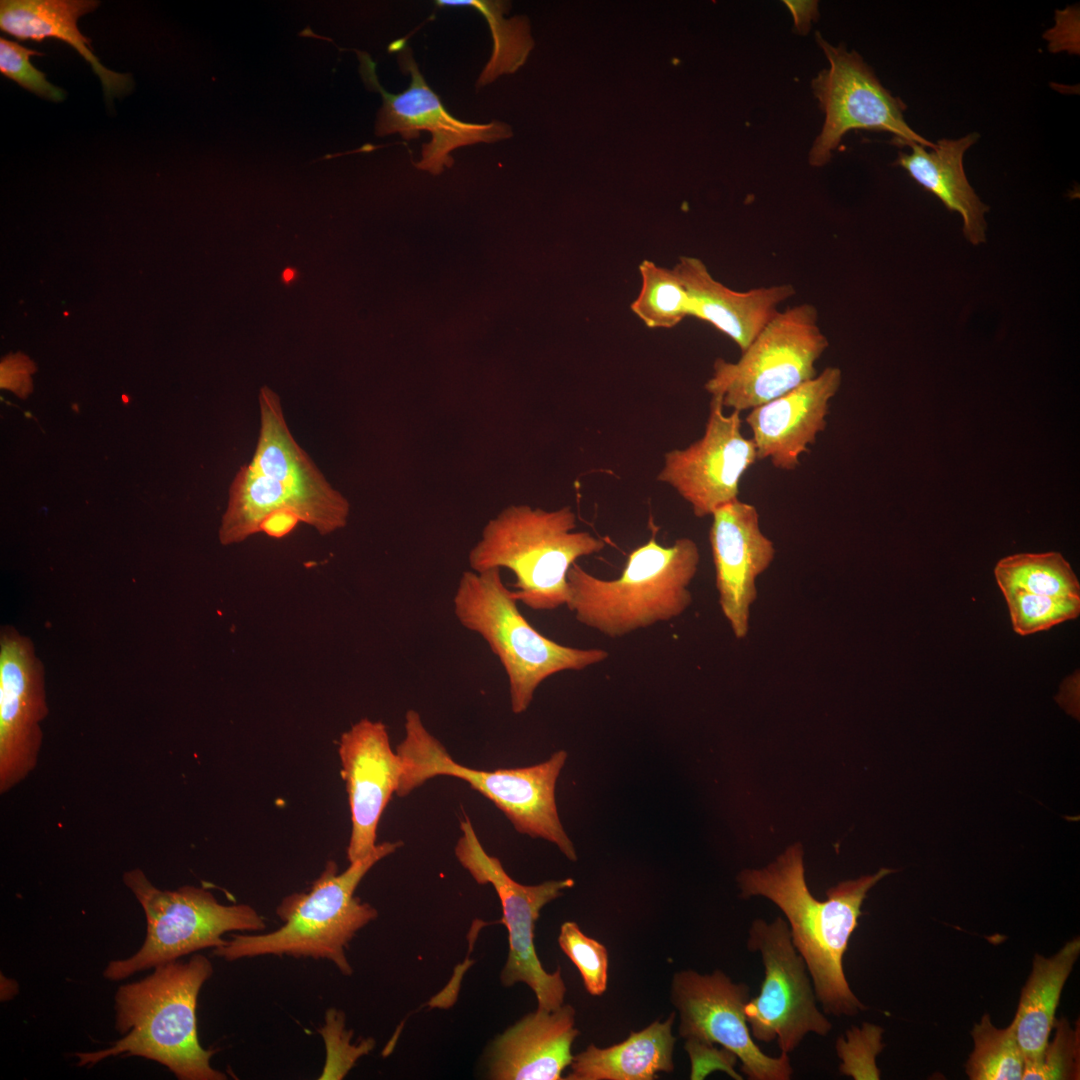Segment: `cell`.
Returning a JSON list of instances; mask_svg holds the SVG:
<instances>
[{
  "mask_svg": "<svg viewBox=\"0 0 1080 1080\" xmlns=\"http://www.w3.org/2000/svg\"><path fill=\"white\" fill-rule=\"evenodd\" d=\"M258 401L260 424L255 450L230 485L219 528L220 543L232 545L247 540L260 532L267 517L278 512L294 514L322 536L344 528L350 502L328 482L294 438L279 395L264 385Z\"/></svg>",
  "mask_w": 1080,
  "mask_h": 1080,
  "instance_id": "6da1fadb",
  "label": "cell"
},
{
  "mask_svg": "<svg viewBox=\"0 0 1080 1080\" xmlns=\"http://www.w3.org/2000/svg\"><path fill=\"white\" fill-rule=\"evenodd\" d=\"M881 868L875 874L847 880L829 888L827 900L810 892L799 843L790 846L762 869H747L738 876L742 896H764L785 915L791 940L804 959L816 999L824 1013L854 1016L867 1007L852 992L843 958L868 891L895 872Z\"/></svg>",
  "mask_w": 1080,
  "mask_h": 1080,
  "instance_id": "7a4b0ae2",
  "label": "cell"
},
{
  "mask_svg": "<svg viewBox=\"0 0 1080 1080\" xmlns=\"http://www.w3.org/2000/svg\"><path fill=\"white\" fill-rule=\"evenodd\" d=\"M210 960L195 954L187 961L154 967L140 981L121 985L114 997L115 1030L122 1036L110 1047L77 1052L78 1067H91L113 1056H139L166 1067L179 1080H224L214 1069L215 1051L202 1047L197 1029V1000L212 976Z\"/></svg>",
  "mask_w": 1080,
  "mask_h": 1080,
  "instance_id": "3957f363",
  "label": "cell"
},
{
  "mask_svg": "<svg viewBox=\"0 0 1080 1080\" xmlns=\"http://www.w3.org/2000/svg\"><path fill=\"white\" fill-rule=\"evenodd\" d=\"M699 562L694 540L683 537L665 547L652 536L631 551L617 579L597 578L574 563L566 606L582 625L623 637L682 615L692 603L689 586Z\"/></svg>",
  "mask_w": 1080,
  "mask_h": 1080,
  "instance_id": "277c9868",
  "label": "cell"
},
{
  "mask_svg": "<svg viewBox=\"0 0 1080 1080\" xmlns=\"http://www.w3.org/2000/svg\"><path fill=\"white\" fill-rule=\"evenodd\" d=\"M401 841L377 844L342 873L328 861L308 892L286 896L276 908L283 925L260 934H234L213 954L227 961L265 955L311 957L333 962L344 975L352 974L345 948L355 934L377 918V910L354 896L367 872L402 846Z\"/></svg>",
  "mask_w": 1080,
  "mask_h": 1080,
  "instance_id": "5b68a950",
  "label": "cell"
},
{
  "mask_svg": "<svg viewBox=\"0 0 1080 1080\" xmlns=\"http://www.w3.org/2000/svg\"><path fill=\"white\" fill-rule=\"evenodd\" d=\"M570 506L556 510L510 505L484 526L468 555L470 570L508 569L512 594L532 610H554L568 601L567 574L576 560L601 552L605 542L575 531Z\"/></svg>",
  "mask_w": 1080,
  "mask_h": 1080,
  "instance_id": "8992f818",
  "label": "cell"
},
{
  "mask_svg": "<svg viewBox=\"0 0 1080 1080\" xmlns=\"http://www.w3.org/2000/svg\"><path fill=\"white\" fill-rule=\"evenodd\" d=\"M404 728V738L396 747L402 764L396 791L399 797L437 776L461 779L503 812L517 832L554 843L566 858L577 860L555 801L556 781L567 759L566 751H557L548 760L528 767L478 770L456 762L427 730L417 711L406 712Z\"/></svg>",
  "mask_w": 1080,
  "mask_h": 1080,
  "instance_id": "52a82bcc",
  "label": "cell"
},
{
  "mask_svg": "<svg viewBox=\"0 0 1080 1080\" xmlns=\"http://www.w3.org/2000/svg\"><path fill=\"white\" fill-rule=\"evenodd\" d=\"M459 623L482 637L503 666L512 712H525L538 686L567 670L580 671L606 660L601 648H575L547 638L521 614L500 569L464 571L453 597Z\"/></svg>",
  "mask_w": 1080,
  "mask_h": 1080,
  "instance_id": "ba28073f",
  "label": "cell"
},
{
  "mask_svg": "<svg viewBox=\"0 0 1080 1080\" xmlns=\"http://www.w3.org/2000/svg\"><path fill=\"white\" fill-rule=\"evenodd\" d=\"M123 882L142 906L146 937L135 954L107 964L103 975L110 981L126 979L198 950L221 947L227 942L222 938L227 932H257L266 927L251 906L221 904L202 887L162 890L139 868L126 871Z\"/></svg>",
  "mask_w": 1080,
  "mask_h": 1080,
  "instance_id": "9c48e42d",
  "label": "cell"
},
{
  "mask_svg": "<svg viewBox=\"0 0 1080 1080\" xmlns=\"http://www.w3.org/2000/svg\"><path fill=\"white\" fill-rule=\"evenodd\" d=\"M828 345L814 305L788 307L764 327L738 361L716 359L705 389L724 407L751 410L813 379L815 364Z\"/></svg>",
  "mask_w": 1080,
  "mask_h": 1080,
  "instance_id": "30bf717a",
  "label": "cell"
},
{
  "mask_svg": "<svg viewBox=\"0 0 1080 1080\" xmlns=\"http://www.w3.org/2000/svg\"><path fill=\"white\" fill-rule=\"evenodd\" d=\"M461 836L455 855L478 884H491L502 907V922L508 931L509 953L500 980L505 987L517 982L527 984L537 999V1008L555 1010L563 1005L566 986L561 968L548 973L542 966L534 945V929L540 910L574 886L572 878L549 880L537 885H523L513 880L497 857L481 845L470 819L460 821Z\"/></svg>",
  "mask_w": 1080,
  "mask_h": 1080,
  "instance_id": "8fae6325",
  "label": "cell"
},
{
  "mask_svg": "<svg viewBox=\"0 0 1080 1080\" xmlns=\"http://www.w3.org/2000/svg\"><path fill=\"white\" fill-rule=\"evenodd\" d=\"M747 948L760 954L764 966L760 993L745 1007L752 1037L764 1043L777 1040L781 1052L788 1054L808 1033L826 1036L832 1024L816 1005L812 980L788 923L781 917L754 920Z\"/></svg>",
  "mask_w": 1080,
  "mask_h": 1080,
  "instance_id": "7c38bea8",
  "label": "cell"
},
{
  "mask_svg": "<svg viewBox=\"0 0 1080 1080\" xmlns=\"http://www.w3.org/2000/svg\"><path fill=\"white\" fill-rule=\"evenodd\" d=\"M816 40L829 68L812 81L813 93L825 114L822 131L809 153L812 166L827 164L843 136L854 129L889 132L902 145L935 146L908 125L903 114L906 106L882 86L859 54L848 52L844 45L832 46L819 33Z\"/></svg>",
  "mask_w": 1080,
  "mask_h": 1080,
  "instance_id": "4fadbf2b",
  "label": "cell"
},
{
  "mask_svg": "<svg viewBox=\"0 0 1080 1080\" xmlns=\"http://www.w3.org/2000/svg\"><path fill=\"white\" fill-rule=\"evenodd\" d=\"M389 51L398 52L401 69L411 76L409 87L401 93L384 90L376 75V63L370 55L354 50L358 56L361 78L370 90L382 96V106L377 114L375 134L386 136L398 133L404 140L419 137L421 131L431 134V141L424 143L421 159L414 165L432 174H439L444 167H451L454 160L450 153L462 146L476 143H493L510 136V128L498 121L487 124L464 122L450 114L440 97L428 86L408 46L403 48L397 41Z\"/></svg>",
  "mask_w": 1080,
  "mask_h": 1080,
  "instance_id": "5bb4252c",
  "label": "cell"
},
{
  "mask_svg": "<svg viewBox=\"0 0 1080 1080\" xmlns=\"http://www.w3.org/2000/svg\"><path fill=\"white\" fill-rule=\"evenodd\" d=\"M750 989L734 983L723 971L676 972L670 1000L679 1014L678 1034L686 1040L719 1044L741 1061L750 1080H788L793 1070L788 1054H765L754 1042L745 1016Z\"/></svg>",
  "mask_w": 1080,
  "mask_h": 1080,
  "instance_id": "9a60e30c",
  "label": "cell"
},
{
  "mask_svg": "<svg viewBox=\"0 0 1080 1080\" xmlns=\"http://www.w3.org/2000/svg\"><path fill=\"white\" fill-rule=\"evenodd\" d=\"M740 413L725 414L721 399L712 396L703 436L664 455L657 480L673 487L698 518L739 499L740 480L758 460L753 440L741 432Z\"/></svg>",
  "mask_w": 1080,
  "mask_h": 1080,
  "instance_id": "2e32d148",
  "label": "cell"
},
{
  "mask_svg": "<svg viewBox=\"0 0 1080 1080\" xmlns=\"http://www.w3.org/2000/svg\"><path fill=\"white\" fill-rule=\"evenodd\" d=\"M48 714L45 669L32 640L15 627L0 630V793L36 768Z\"/></svg>",
  "mask_w": 1080,
  "mask_h": 1080,
  "instance_id": "e0dca14e",
  "label": "cell"
},
{
  "mask_svg": "<svg viewBox=\"0 0 1080 1080\" xmlns=\"http://www.w3.org/2000/svg\"><path fill=\"white\" fill-rule=\"evenodd\" d=\"M338 754L351 813L347 847L349 863L369 854L377 845L379 820L402 775L401 760L393 751L381 721L361 719L341 735Z\"/></svg>",
  "mask_w": 1080,
  "mask_h": 1080,
  "instance_id": "ac0fdd59",
  "label": "cell"
},
{
  "mask_svg": "<svg viewBox=\"0 0 1080 1080\" xmlns=\"http://www.w3.org/2000/svg\"><path fill=\"white\" fill-rule=\"evenodd\" d=\"M711 516L709 541L720 609L734 636L743 639L757 599V579L773 562L776 550L761 531L754 505L737 499Z\"/></svg>",
  "mask_w": 1080,
  "mask_h": 1080,
  "instance_id": "d6986e66",
  "label": "cell"
},
{
  "mask_svg": "<svg viewBox=\"0 0 1080 1080\" xmlns=\"http://www.w3.org/2000/svg\"><path fill=\"white\" fill-rule=\"evenodd\" d=\"M842 382L838 367H827L788 393L750 410V427L757 459H769L778 469L792 471L809 452L827 425L829 404Z\"/></svg>",
  "mask_w": 1080,
  "mask_h": 1080,
  "instance_id": "ffe728a7",
  "label": "cell"
},
{
  "mask_svg": "<svg viewBox=\"0 0 1080 1080\" xmlns=\"http://www.w3.org/2000/svg\"><path fill=\"white\" fill-rule=\"evenodd\" d=\"M575 1009L537 1008L505 1030L492 1043L488 1074L495 1080H559L570 1066L571 1047L579 1035Z\"/></svg>",
  "mask_w": 1080,
  "mask_h": 1080,
  "instance_id": "44dd1931",
  "label": "cell"
},
{
  "mask_svg": "<svg viewBox=\"0 0 1080 1080\" xmlns=\"http://www.w3.org/2000/svg\"><path fill=\"white\" fill-rule=\"evenodd\" d=\"M689 298V316L705 321L746 350L796 294L792 284L758 287L745 292L717 281L697 257L682 256L673 267Z\"/></svg>",
  "mask_w": 1080,
  "mask_h": 1080,
  "instance_id": "7402d4cb",
  "label": "cell"
},
{
  "mask_svg": "<svg viewBox=\"0 0 1080 1080\" xmlns=\"http://www.w3.org/2000/svg\"><path fill=\"white\" fill-rule=\"evenodd\" d=\"M979 137L977 132H972L958 139H941L931 151L919 143L909 142L906 145L911 147V153L899 152L895 162L949 211L960 214L963 234L973 245L986 241L987 223L984 215L989 211V206L979 199L969 184L963 158Z\"/></svg>",
  "mask_w": 1080,
  "mask_h": 1080,
  "instance_id": "603a6c76",
  "label": "cell"
},
{
  "mask_svg": "<svg viewBox=\"0 0 1080 1080\" xmlns=\"http://www.w3.org/2000/svg\"><path fill=\"white\" fill-rule=\"evenodd\" d=\"M98 6L95 0H1L0 29L21 41L54 38L70 45L90 64L110 100L129 92L133 82L129 74L103 66L78 29V19Z\"/></svg>",
  "mask_w": 1080,
  "mask_h": 1080,
  "instance_id": "cb8c5ba5",
  "label": "cell"
},
{
  "mask_svg": "<svg viewBox=\"0 0 1080 1080\" xmlns=\"http://www.w3.org/2000/svg\"><path fill=\"white\" fill-rule=\"evenodd\" d=\"M676 1013L656 1020L626 1040L607 1048L590 1044L573 1056L567 1080H653L659 1072L674 1070L676 1037L672 1027Z\"/></svg>",
  "mask_w": 1080,
  "mask_h": 1080,
  "instance_id": "d4e9b609",
  "label": "cell"
},
{
  "mask_svg": "<svg viewBox=\"0 0 1080 1080\" xmlns=\"http://www.w3.org/2000/svg\"><path fill=\"white\" fill-rule=\"evenodd\" d=\"M1080 954L1074 938L1054 955L1036 954L1012 1020L1025 1061L1037 1059L1049 1041L1061 992Z\"/></svg>",
  "mask_w": 1080,
  "mask_h": 1080,
  "instance_id": "484cf974",
  "label": "cell"
},
{
  "mask_svg": "<svg viewBox=\"0 0 1080 1080\" xmlns=\"http://www.w3.org/2000/svg\"><path fill=\"white\" fill-rule=\"evenodd\" d=\"M994 575L1002 594L1020 591L1053 597L1080 596L1078 578L1058 552L1007 556L998 561Z\"/></svg>",
  "mask_w": 1080,
  "mask_h": 1080,
  "instance_id": "4316f807",
  "label": "cell"
},
{
  "mask_svg": "<svg viewBox=\"0 0 1080 1080\" xmlns=\"http://www.w3.org/2000/svg\"><path fill=\"white\" fill-rule=\"evenodd\" d=\"M639 273L641 287L631 310L648 328L669 329L689 316L688 294L673 268L644 260Z\"/></svg>",
  "mask_w": 1080,
  "mask_h": 1080,
  "instance_id": "83f0119b",
  "label": "cell"
},
{
  "mask_svg": "<svg viewBox=\"0 0 1080 1080\" xmlns=\"http://www.w3.org/2000/svg\"><path fill=\"white\" fill-rule=\"evenodd\" d=\"M974 1048L965 1064L971 1080H1020L1024 1055L1012 1023L1005 1028L993 1025L985 1013L971 1031Z\"/></svg>",
  "mask_w": 1080,
  "mask_h": 1080,
  "instance_id": "f1b7e54d",
  "label": "cell"
},
{
  "mask_svg": "<svg viewBox=\"0 0 1080 1080\" xmlns=\"http://www.w3.org/2000/svg\"><path fill=\"white\" fill-rule=\"evenodd\" d=\"M438 6L470 7L486 19L493 39L490 60L482 70L477 86L493 82L504 73L513 72L524 60L529 41L523 34L521 21L503 17L506 4L493 0H439Z\"/></svg>",
  "mask_w": 1080,
  "mask_h": 1080,
  "instance_id": "f546056e",
  "label": "cell"
},
{
  "mask_svg": "<svg viewBox=\"0 0 1080 1080\" xmlns=\"http://www.w3.org/2000/svg\"><path fill=\"white\" fill-rule=\"evenodd\" d=\"M1015 633L1026 636L1048 630L1080 614V596L1053 597L1020 591L1003 593Z\"/></svg>",
  "mask_w": 1080,
  "mask_h": 1080,
  "instance_id": "4dcf8cb0",
  "label": "cell"
},
{
  "mask_svg": "<svg viewBox=\"0 0 1080 1080\" xmlns=\"http://www.w3.org/2000/svg\"><path fill=\"white\" fill-rule=\"evenodd\" d=\"M1053 1039L1041 1055L1024 1062L1022 1079L1075 1080L1080 1075V1027L1072 1026L1065 1018L1055 1020Z\"/></svg>",
  "mask_w": 1080,
  "mask_h": 1080,
  "instance_id": "1f68e13d",
  "label": "cell"
},
{
  "mask_svg": "<svg viewBox=\"0 0 1080 1080\" xmlns=\"http://www.w3.org/2000/svg\"><path fill=\"white\" fill-rule=\"evenodd\" d=\"M558 943L580 972L584 986L593 996H601L607 988L608 951L599 941L586 936L576 922L567 921L560 927Z\"/></svg>",
  "mask_w": 1080,
  "mask_h": 1080,
  "instance_id": "d6a6232c",
  "label": "cell"
},
{
  "mask_svg": "<svg viewBox=\"0 0 1080 1080\" xmlns=\"http://www.w3.org/2000/svg\"><path fill=\"white\" fill-rule=\"evenodd\" d=\"M883 1029L879 1026L863 1023L846 1032V1039L840 1037L836 1042V1051L841 1059L839 1070L855 1080L879 1079L880 1073L875 1059L884 1048Z\"/></svg>",
  "mask_w": 1080,
  "mask_h": 1080,
  "instance_id": "836d02e7",
  "label": "cell"
},
{
  "mask_svg": "<svg viewBox=\"0 0 1080 1080\" xmlns=\"http://www.w3.org/2000/svg\"><path fill=\"white\" fill-rule=\"evenodd\" d=\"M35 55L42 56L43 54L37 50L30 49L17 42L1 37V74L41 98L53 102L63 101L65 98V91L50 83L47 80L45 73L32 65L30 57Z\"/></svg>",
  "mask_w": 1080,
  "mask_h": 1080,
  "instance_id": "e575fe53",
  "label": "cell"
},
{
  "mask_svg": "<svg viewBox=\"0 0 1080 1080\" xmlns=\"http://www.w3.org/2000/svg\"><path fill=\"white\" fill-rule=\"evenodd\" d=\"M344 1028L343 1013L335 1009L329 1010L326 1025L320 1030L328 1051L327 1064L320 1079H342L355 1061L374 1046L372 1039H367L360 1045H352V1032Z\"/></svg>",
  "mask_w": 1080,
  "mask_h": 1080,
  "instance_id": "d590c367",
  "label": "cell"
},
{
  "mask_svg": "<svg viewBox=\"0 0 1080 1080\" xmlns=\"http://www.w3.org/2000/svg\"><path fill=\"white\" fill-rule=\"evenodd\" d=\"M685 1049L691 1060L690 1079H704L714 1070H722L736 1080L742 1079L734 1069L738 1058L733 1052L692 1040H686Z\"/></svg>",
  "mask_w": 1080,
  "mask_h": 1080,
  "instance_id": "8d00e7d4",
  "label": "cell"
},
{
  "mask_svg": "<svg viewBox=\"0 0 1080 1080\" xmlns=\"http://www.w3.org/2000/svg\"><path fill=\"white\" fill-rule=\"evenodd\" d=\"M792 14L794 27L800 34H806L813 20L818 18L816 1H784Z\"/></svg>",
  "mask_w": 1080,
  "mask_h": 1080,
  "instance_id": "74e56055",
  "label": "cell"
},
{
  "mask_svg": "<svg viewBox=\"0 0 1080 1080\" xmlns=\"http://www.w3.org/2000/svg\"><path fill=\"white\" fill-rule=\"evenodd\" d=\"M300 522L299 519L289 512H278L267 517L260 526V532L273 538H282L288 535Z\"/></svg>",
  "mask_w": 1080,
  "mask_h": 1080,
  "instance_id": "f35d334b",
  "label": "cell"
},
{
  "mask_svg": "<svg viewBox=\"0 0 1080 1080\" xmlns=\"http://www.w3.org/2000/svg\"><path fill=\"white\" fill-rule=\"evenodd\" d=\"M15 983L16 982L14 980L8 979L6 977L3 978V975H1V1000L2 1001L3 1000L6 1001L8 999H11L12 997H14L16 995V993L18 992V985L16 984L15 986H13V984H15Z\"/></svg>",
  "mask_w": 1080,
  "mask_h": 1080,
  "instance_id": "ab89813d",
  "label": "cell"
},
{
  "mask_svg": "<svg viewBox=\"0 0 1080 1080\" xmlns=\"http://www.w3.org/2000/svg\"><path fill=\"white\" fill-rule=\"evenodd\" d=\"M298 277L296 268L287 267L281 273V281L285 285H291Z\"/></svg>",
  "mask_w": 1080,
  "mask_h": 1080,
  "instance_id": "60d3db41",
  "label": "cell"
}]
</instances>
